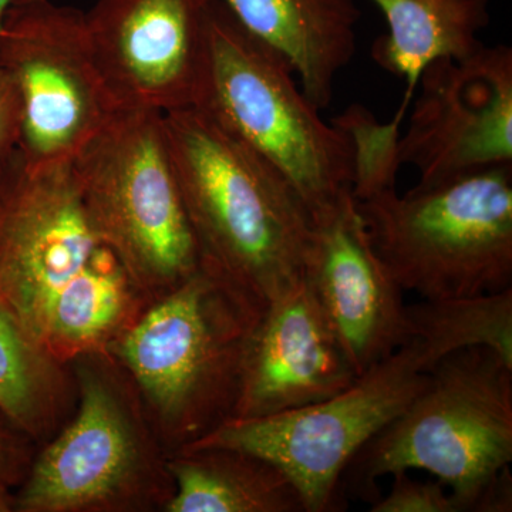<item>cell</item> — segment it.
<instances>
[{"mask_svg": "<svg viewBox=\"0 0 512 512\" xmlns=\"http://www.w3.org/2000/svg\"><path fill=\"white\" fill-rule=\"evenodd\" d=\"M262 45L284 57L302 92L328 109L336 79L356 53L355 0H221Z\"/></svg>", "mask_w": 512, "mask_h": 512, "instance_id": "obj_15", "label": "cell"}, {"mask_svg": "<svg viewBox=\"0 0 512 512\" xmlns=\"http://www.w3.org/2000/svg\"><path fill=\"white\" fill-rule=\"evenodd\" d=\"M22 101L12 77L0 69V180L15 161L22 141Z\"/></svg>", "mask_w": 512, "mask_h": 512, "instance_id": "obj_21", "label": "cell"}, {"mask_svg": "<svg viewBox=\"0 0 512 512\" xmlns=\"http://www.w3.org/2000/svg\"><path fill=\"white\" fill-rule=\"evenodd\" d=\"M265 306L200 265L111 346L168 454L234 417L249 336Z\"/></svg>", "mask_w": 512, "mask_h": 512, "instance_id": "obj_3", "label": "cell"}, {"mask_svg": "<svg viewBox=\"0 0 512 512\" xmlns=\"http://www.w3.org/2000/svg\"><path fill=\"white\" fill-rule=\"evenodd\" d=\"M37 446L0 414V481L18 488L28 474Z\"/></svg>", "mask_w": 512, "mask_h": 512, "instance_id": "obj_22", "label": "cell"}, {"mask_svg": "<svg viewBox=\"0 0 512 512\" xmlns=\"http://www.w3.org/2000/svg\"><path fill=\"white\" fill-rule=\"evenodd\" d=\"M208 0H97L86 12L101 72L121 109L194 107Z\"/></svg>", "mask_w": 512, "mask_h": 512, "instance_id": "obj_12", "label": "cell"}, {"mask_svg": "<svg viewBox=\"0 0 512 512\" xmlns=\"http://www.w3.org/2000/svg\"><path fill=\"white\" fill-rule=\"evenodd\" d=\"M0 69L18 87L20 156L30 165L72 163L121 110L82 10L52 0H10L0 20Z\"/></svg>", "mask_w": 512, "mask_h": 512, "instance_id": "obj_9", "label": "cell"}, {"mask_svg": "<svg viewBox=\"0 0 512 512\" xmlns=\"http://www.w3.org/2000/svg\"><path fill=\"white\" fill-rule=\"evenodd\" d=\"M174 494L164 512H306L291 477L268 458L225 446L168 457Z\"/></svg>", "mask_w": 512, "mask_h": 512, "instance_id": "obj_17", "label": "cell"}, {"mask_svg": "<svg viewBox=\"0 0 512 512\" xmlns=\"http://www.w3.org/2000/svg\"><path fill=\"white\" fill-rule=\"evenodd\" d=\"M194 107L284 175L313 221L352 191L348 131L320 117L284 57L249 35L221 0H208Z\"/></svg>", "mask_w": 512, "mask_h": 512, "instance_id": "obj_4", "label": "cell"}, {"mask_svg": "<svg viewBox=\"0 0 512 512\" xmlns=\"http://www.w3.org/2000/svg\"><path fill=\"white\" fill-rule=\"evenodd\" d=\"M163 119L201 265L262 305L303 281L315 222L291 183L197 107Z\"/></svg>", "mask_w": 512, "mask_h": 512, "instance_id": "obj_1", "label": "cell"}, {"mask_svg": "<svg viewBox=\"0 0 512 512\" xmlns=\"http://www.w3.org/2000/svg\"><path fill=\"white\" fill-rule=\"evenodd\" d=\"M114 264L84 211L72 163L30 165L19 150L0 180V303L43 346L57 309Z\"/></svg>", "mask_w": 512, "mask_h": 512, "instance_id": "obj_10", "label": "cell"}, {"mask_svg": "<svg viewBox=\"0 0 512 512\" xmlns=\"http://www.w3.org/2000/svg\"><path fill=\"white\" fill-rule=\"evenodd\" d=\"M76 404L72 365L30 338L0 303V414L40 447L70 420Z\"/></svg>", "mask_w": 512, "mask_h": 512, "instance_id": "obj_18", "label": "cell"}, {"mask_svg": "<svg viewBox=\"0 0 512 512\" xmlns=\"http://www.w3.org/2000/svg\"><path fill=\"white\" fill-rule=\"evenodd\" d=\"M10 0H0V20H2L3 15H5V10L8 8Z\"/></svg>", "mask_w": 512, "mask_h": 512, "instance_id": "obj_24", "label": "cell"}, {"mask_svg": "<svg viewBox=\"0 0 512 512\" xmlns=\"http://www.w3.org/2000/svg\"><path fill=\"white\" fill-rule=\"evenodd\" d=\"M392 490L370 505L372 512H463L450 490L436 481H420L407 471L393 474Z\"/></svg>", "mask_w": 512, "mask_h": 512, "instance_id": "obj_20", "label": "cell"}, {"mask_svg": "<svg viewBox=\"0 0 512 512\" xmlns=\"http://www.w3.org/2000/svg\"><path fill=\"white\" fill-rule=\"evenodd\" d=\"M399 165L419 187L512 164V49L481 46L466 59H439L421 73Z\"/></svg>", "mask_w": 512, "mask_h": 512, "instance_id": "obj_11", "label": "cell"}, {"mask_svg": "<svg viewBox=\"0 0 512 512\" xmlns=\"http://www.w3.org/2000/svg\"><path fill=\"white\" fill-rule=\"evenodd\" d=\"M70 365L76 409L37 447L16 512H164L174 494L170 454L133 380L110 353Z\"/></svg>", "mask_w": 512, "mask_h": 512, "instance_id": "obj_5", "label": "cell"}, {"mask_svg": "<svg viewBox=\"0 0 512 512\" xmlns=\"http://www.w3.org/2000/svg\"><path fill=\"white\" fill-rule=\"evenodd\" d=\"M72 170L97 237L148 301L200 268L163 114L117 111L73 158Z\"/></svg>", "mask_w": 512, "mask_h": 512, "instance_id": "obj_7", "label": "cell"}, {"mask_svg": "<svg viewBox=\"0 0 512 512\" xmlns=\"http://www.w3.org/2000/svg\"><path fill=\"white\" fill-rule=\"evenodd\" d=\"M356 377L305 278L259 316L245 352L234 417L309 406L348 389Z\"/></svg>", "mask_w": 512, "mask_h": 512, "instance_id": "obj_14", "label": "cell"}, {"mask_svg": "<svg viewBox=\"0 0 512 512\" xmlns=\"http://www.w3.org/2000/svg\"><path fill=\"white\" fill-rule=\"evenodd\" d=\"M15 488L0 481V512H16Z\"/></svg>", "mask_w": 512, "mask_h": 512, "instance_id": "obj_23", "label": "cell"}, {"mask_svg": "<svg viewBox=\"0 0 512 512\" xmlns=\"http://www.w3.org/2000/svg\"><path fill=\"white\" fill-rule=\"evenodd\" d=\"M313 222L305 278L359 376L409 340L404 291L370 244L352 191Z\"/></svg>", "mask_w": 512, "mask_h": 512, "instance_id": "obj_13", "label": "cell"}, {"mask_svg": "<svg viewBox=\"0 0 512 512\" xmlns=\"http://www.w3.org/2000/svg\"><path fill=\"white\" fill-rule=\"evenodd\" d=\"M407 322L427 372L443 357L478 346L493 349L512 366V286L464 298L423 299L407 305Z\"/></svg>", "mask_w": 512, "mask_h": 512, "instance_id": "obj_19", "label": "cell"}, {"mask_svg": "<svg viewBox=\"0 0 512 512\" xmlns=\"http://www.w3.org/2000/svg\"><path fill=\"white\" fill-rule=\"evenodd\" d=\"M382 10L387 33L372 46L373 60L400 77L406 92L392 123L400 126L414 100L421 73L439 59H466L484 45L490 0H372Z\"/></svg>", "mask_w": 512, "mask_h": 512, "instance_id": "obj_16", "label": "cell"}, {"mask_svg": "<svg viewBox=\"0 0 512 512\" xmlns=\"http://www.w3.org/2000/svg\"><path fill=\"white\" fill-rule=\"evenodd\" d=\"M511 463L512 366L478 346L431 367L412 403L350 461L340 491L373 505L379 478L423 470L463 512H510Z\"/></svg>", "mask_w": 512, "mask_h": 512, "instance_id": "obj_2", "label": "cell"}, {"mask_svg": "<svg viewBox=\"0 0 512 512\" xmlns=\"http://www.w3.org/2000/svg\"><path fill=\"white\" fill-rule=\"evenodd\" d=\"M370 244L403 291L464 298L512 286V164L446 183L352 192Z\"/></svg>", "mask_w": 512, "mask_h": 512, "instance_id": "obj_6", "label": "cell"}, {"mask_svg": "<svg viewBox=\"0 0 512 512\" xmlns=\"http://www.w3.org/2000/svg\"><path fill=\"white\" fill-rule=\"evenodd\" d=\"M426 380L423 350L410 339L343 392L289 412L232 417L190 447H234L268 458L291 477L306 512L342 511L340 478L346 467L404 412Z\"/></svg>", "mask_w": 512, "mask_h": 512, "instance_id": "obj_8", "label": "cell"}]
</instances>
